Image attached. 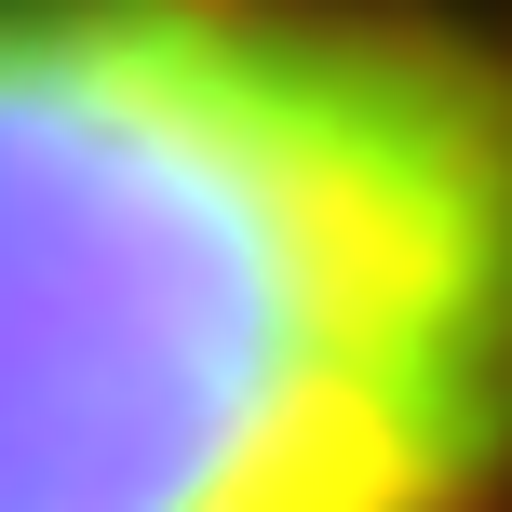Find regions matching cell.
<instances>
[{
    "instance_id": "cell-1",
    "label": "cell",
    "mask_w": 512,
    "mask_h": 512,
    "mask_svg": "<svg viewBox=\"0 0 512 512\" xmlns=\"http://www.w3.org/2000/svg\"><path fill=\"white\" fill-rule=\"evenodd\" d=\"M0 512H512V14L0 0Z\"/></svg>"
}]
</instances>
